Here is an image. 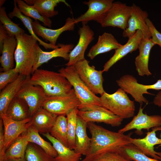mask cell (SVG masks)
I'll return each instance as SVG.
<instances>
[{
  "mask_svg": "<svg viewBox=\"0 0 161 161\" xmlns=\"http://www.w3.org/2000/svg\"><path fill=\"white\" fill-rule=\"evenodd\" d=\"M131 12L128 22L127 28L123 30V36L128 38L133 36L137 30L140 31L144 38H151L150 33L146 22L148 13L133 3Z\"/></svg>",
  "mask_w": 161,
  "mask_h": 161,
  "instance_id": "cell-11",
  "label": "cell"
},
{
  "mask_svg": "<svg viewBox=\"0 0 161 161\" xmlns=\"http://www.w3.org/2000/svg\"><path fill=\"white\" fill-rule=\"evenodd\" d=\"M78 32L79 36V40L77 44L69 53V60L65 64L66 66L73 65L85 59L86 50L94 39V32L87 24H82Z\"/></svg>",
  "mask_w": 161,
  "mask_h": 161,
  "instance_id": "cell-14",
  "label": "cell"
},
{
  "mask_svg": "<svg viewBox=\"0 0 161 161\" xmlns=\"http://www.w3.org/2000/svg\"><path fill=\"white\" fill-rule=\"evenodd\" d=\"M33 30L37 35L41 37L46 41H49V44L56 45L58 38L63 32L66 31H73L75 23V18H68L64 25L56 29H52L46 28L42 26L38 20L31 21Z\"/></svg>",
  "mask_w": 161,
  "mask_h": 161,
  "instance_id": "cell-18",
  "label": "cell"
},
{
  "mask_svg": "<svg viewBox=\"0 0 161 161\" xmlns=\"http://www.w3.org/2000/svg\"><path fill=\"white\" fill-rule=\"evenodd\" d=\"M120 152L133 161H161L149 157L141 152L134 145L130 143L123 147Z\"/></svg>",
  "mask_w": 161,
  "mask_h": 161,
  "instance_id": "cell-37",
  "label": "cell"
},
{
  "mask_svg": "<svg viewBox=\"0 0 161 161\" xmlns=\"http://www.w3.org/2000/svg\"><path fill=\"white\" fill-rule=\"evenodd\" d=\"M117 85L126 93L129 94L134 99L135 101L139 103L140 106L143 103L148 104V100L145 97L144 94L153 95L149 92L150 89L161 90V80H158L154 84L145 85L139 83L136 78L130 75L122 76L116 81Z\"/></svg>",
  "mask_w": 161,
  "mask_h": 161,
  "instance_id": "cell-6",
  "label": "cell"
},
{
  "mask_svg": "<svg viewBox=\"0 0 161 161\" xmlns=\"http://www.w3.org/2000/svg\"><path fill=\"white\" fill-rule=\"evenodd\" d=\"M159 131H161V126L152 128L151 131H148L146 133V136L143 138H133L130 137V143L147 156L161 160V152H157L154 149L155 145H161V138H158L156 135V132Z\"/></svg>",
  "mask_w": 161,
  "mask_h": 161,
  "instance_id": "cell-17",
  "label": "cell"
},
{
  "mask_svg": "<svg viewBox=\"0 0 161 161\" xmlns=\"http://www.w3.org/2000/svg\"><path fill=\"white\" fill-rule=\"evenodd\" d=\"M8 36V35L2 24L0 23V51L1 53L3 47V43L5 39Z\"/></svg>",
  "mask_w": 161,
  "mask_h": 161,
  "instance_id": "cell-43",
  "label": "cell"
},
{
  "mask_svg": "<svg viewBox=\"0 0 161 161\" xmlns=\"http://www.w3.org/2000/svg\"><path fill=\"white\" fill-rule=\"evenodd\" d=\"M26 161H55L54 158L35 144L29 143L25 153Z\"/></svg>",
  "mask_w": 161,
  "mask_h": 161,
  "instance_id": "cell-35",
  "label": "cell"
},
{
  "mask_svg": "<svg viewBox=\"0 0 161 161\" xmlns=\"http://www.w3.org/2000/svg\"><path fill=\"white\" fill-rule=\"evenodd\" d=\"M87 123L78 116L75 132V146L74 150L76 152L85 156L89 151L91 138L86 132Z\"/></svg>",
  "mask_w": 161,
  "mask_h": 161,
  "instance_id": "cell-25",
  "label": "cell"
},
{
  "mask_svg": "<svg viewBox=\"0 0 161 161\" xmlns=\"http://www.w3.org/2000/svg\"><path fill=\"white\" fill-rule=\"evenodd\" d=\"M153 103L155 105L161 107V90L154 97Z\"/></svg>",
  "mask_w": 161,
  "mask_h": 161,
  "instance_id": "cell-44",
  "label": "cell"
},
{
  "mask_svg": "<svg viewBox=\"0 0 161 161\" xmlns=\"http://www.w3.org/2000/svg\"><path fill=\"white\" fill-rule=\"evenodd\" d=\"M146 22L151 40L155 45H158L161 48V33L157 29L153 23L148 18L146 19Z\"/></svg>",
  "mask_w": 161,
  "mask_h": 161,
  "instance_id": "cell-41",
  "label": "cell"
},
{
  "mask_svg": "<svg viewBox=\"0 0 161 161\" xmlns=\"http://www.w3.org/2000/svg\"><path fill=\"white\" fill-rule=\"evenodd\" d=\"M58 72L64 76L73 87L79 100V111H87L102 106L100 97L93 93L79 76L74 65L62 67Z\"/></svg>",
  "mask_w": 161,
  "mask_h": 161,
  "instance_id": "cell-4",
  "label": "cell"
},
{
  "mask_svg": "<svg viewBox=\"0 0 161 161\" xmlns=\"http://www.w3.org/2000/svg\"><path fill=\"white\" fill-rule=\"evenodd\" d=\"M29 143L24 132L18 137L6 150L4 160L10 159L24 158L25 151Z\"/></svg>",
  "mask_w": 161,
  "mask_h": 161,
  "instance_id": "cell-30",
  "label": "cell"
},
{
  "mask_svg": "<svg viewBox=\"0 0 161 161\" xmlns=\"http://www.w3.org/2000/svg\"><path fill=\"white\" fill-rule=\"evenodd\" d=\"M78 108H75L66 115L67 121V137L68 147L74 150L75 146V132L77 125Z\"/></svg>",
  "mask_w": 161,
  "mask_h": 161,
  "instance_id": "cell-36",
  "label": "cell"
},
{
  "mask_svg": "<svg viewBox=\"0 0 161 161\" xmlns=\"http://www.w3.org/2000/svg\"><path fill=\"white\" fill-rule=\"evenodd\" d=\"M131 9L125 3L113 2L100 24L103 27H117L124 30L127 27Z\"/></svg>",
  "mask_w": 161,
  "mask_h": 161,
  "instance_id": "cell-8",
  "label": "cell"
},
{
  "mask_svg": "<svg viewBox=\"0 0 161 161\" xmlns=\"http://www.w3.org/2000/svg\"><path fill=\"white\" fill-rule=\"evenodd\" d=\"M6 0H1L0 1V7H2V5L4 4Z\"/></svg>",
  "mask_w": 161,
  "mask_h": 161,
  "instance_id": "cell-46",
  "label": "cell"
},
{
  "mask_svg": "<svg viewBox=\"0 0 161 161\" xmlns=\"http://www.w3.org/2000/svg\"><path fill=\"white\" fill-rule=\"evenodd\" d=\"M114 2L113 0H89L83 3L88 7L84 14L75 18L76 24L79 22L87 24L91 21L100 24L106 13Z\"/></svg>",
  "mask_w": 161,
  "mask_h": 161,
  "instance_id": "cell-13",
  "label": "cell"
},
{
  "mask_svg": "<svg viewBox=\"0 0 161 161\" xmlns=\"http://www.w3.org/2000/svg\"><path fill=\"white\" fill-rule=\"evenodd\" d=\"M27 79L17 94L16 97L24 99L27 103L31 117L40 108L47 97L42 87L30 83Z\"/></svg>",
  "mask_w": 161,
  "mask_h": 161,
  "instance_id": "cell-10",
  "label": "cell"
},
{
  "mask_svg": "<svg viewBox=\"0 0 161 161\" xmlns=\"http://www.w3.org/2000/svg\"><path fill=\"white\" fill-rule=\"evenodd\" d=\"M17 43L15 52V69L19 73L26 76L32 74L36 57L35 44L37 40L25 32L15 36Z\"/></svg>",
  "mask_w": 161,
  "mask_h": 161,
  "instance_id": "cell-3",
  "label": "cell"
},
{
  "mask_svg": "<svg viewBox=\"0 0 161 161\" xmlns=\"http://www.w3.org/2000/svg\"><path fill=\"white\" fill-rule=\"evenodd\" d=\"M102 106L123 119L133 117L135 106L126 92L119 88L112 94L105 92L100 97Z\"/></svg>",
  "mask_w": 161,
  "mask_h": 161,
  "instance_id": "cell-5",
  "label": "cell"
},
{
  "mask_svg": "<svg viewBox=\"0 0 161 161\" xmlns=\"http://www.w3.org/2000/svg\"><path fill=\"white\" fill-rule=\"evenodd\" d=\"M122 45L117 41L112 34L105 32L99 36L96 43L91 48L87 56L90 59L92 60L99 54L113 49L115 50Z\"/></svg>",
  "mask_w": 161,
  "mask_h": 161,
  "instance_id": "cell-22",
  "label": "cell"
},
{
  "mask_svg": "<svg viewBox=\"0 0 161 161\" xmlns=\"http://www.w3.org/2000/svg\"><path fill=\"white\" fill-rule=\"evenodd\" d=\"M66 116L62 115L57 116L49 133L52 137L68 147L67 121Z\"/></svg>",
  "mask_w": 161,
  "mask_h": 161,
  "instance_id": "cell-33",
  "label": "cell"
},
{
  "mask_svg": "<svg viewBox=\"0 0 161 161\" xmlns=\"http://www.w3.org/2000/svg\"><path fill=\"white\" fill-rule=\"evenodd\" d=\"M2 121L5 150L19 136L25 132L31 125V117L21 121H16L6 114L0 115Z\"/></svg>",
  "mask_w": 161,
  "mask_h": 161,
  "instance_id": "cell-16",
  "label": "cell"
},
{
  "mask_svg": "<svg viewBox=\"0 0 161 161\" xmlns=\"http://www.w3.org/2000/svg\"><path fill=\"white\" fill-rule=\"evenodd\" d=\"M87 128L91 134V142L83 160L107 152H120L123 147L131 143L130 134L112 131L93 123H87Z\"/></svg>",
  "mask_w": 161,
  "mask_h": 161,
  "instance_id": "cell-1",
  "label": "cell"
},
{
  "mask_svg": "<svg viewBox=\"0 0 161 161\" xmlns=\"http://www.w3.org/2000/svg\"><path fill=\"white\" fill-rule=\"evenodd\" d=\"M80 102L74 90L65 95L47 97L42 107L57 115H66L78 108Z\"/></svg>",
  "mask_w": 161,
  "mask_h": 161,
  "instance_id": "cell-9",
  "label": "cell"
},
{
  "mask_svg": "<svg viewBox=\"0 0 161 161\" xmlns=\"http://www.w3.org/2000/svg\"><path fill=\"white\" fill-rule=\"evenodd\" d=\"M59 47L49 52L43 51L37 43L35 44L36 49V57L33 66L32 74L43 64L47 63L51 59L56 57H61L64 60H69V55L71 51L75 47L73 44H64L59 43Z\"/></svg>",
  "mask_w": 161,
  "mask_h": 161,
  "instance_id": "cell-19",
  "label": "cell"
},
{
  "mask_svg": "<svg viewBox=\"0 0 161 161\" xmlns=\"http://www.w3.org/2000/svg\"><path fill=\"white\" fill-rule=\"evenodd\" d=\"M4 161H26L25 158L10 159L5 160Z\"/></svg>",
  "mask_w": 161,
  "mask_h": 161,
  "instance_id": "cell-45",
  "label": "cell"
},
{
  "mask_svg": "<svg viewBox=\"0 0 161 161\" xmlns=\"http://www.w3.org/2000/svg\"><path fill=\"white\" fill-rule=\"evenodd\" d=\"M143 38L141 32L137 30L133 36L128 38L126 44L115 50L114 55L104 65L103 69V71L107 72L118 61L129 53L138 49L139 46Z\"/></svg>",
  "mask_w": 161,
  "mask_h": 161,
  "instance_id": "cell-20",
  "label": "cell"
},
{
  "mask_svg": "<svg viewBox=\"0 0 161 161\" xmlns=\"http://www.w3.org/2000/svg\"><path fill=\"white\" fill-rule=\"evenodd\" d=\"M155 44L151 38H143L138 47L139 53L135 58L136 69L139 75L147 76L152 75L148 64L151 50Z\"/></svg>",
  "mask_w": 161,
  "mask_h": 161,
  "instance_id": "cell-21",
  "label": "cell"
},
{
  "mask_svg": "<svg viewBox=\"0 0 161 161\" xmlns=\"http://www.w3.org/2000/svg\"><path fill=\"white\" fill-rule=\"evenodd\" d=\"M27 77L19 74L14 81L1 90L0 93V115L6 114L9 104L16 97Z\"/></svg>",
  "mask_w": 161,
  "mask_h": 161,
  "instance_id": "cell-23",
  "label": "cell"
},
{
  "mask_svg": "<svg viewBox=\"0 0 161 161\" xmlns=\"http://www.w3.org/2000/svg\"><path fill=\"white\" fill-rule=\"evenodd\" d=\"M80 161H133L119 152H109L97 156L90 159Z\"/></svg>",
  "mask_w": 161,
  "mask_h": 161,
  "instance_id": "cell-39",
  "label": "cell"
},
{
  "mask_svg": "<svg viewBox=\"0 0 161 161\" xmlns=\"http://www.w3.org/2000/svg\"><path fill=\"white\" fill-rule=\"evenodd\" d=\"M12 119L18 121L31 117L29 106L23 99L16 97L9 104L5 114Z\"/></svg>",
  "mask_w": 161,
  "mask_h": 161,
  "instance_id": "cell-28",
  "label": "cell"
},
{
  "mask_svg": "<svg viewBox=\"0 0 161 161\" xmlns=\"http://www.w3.org/2000/svg\"><path fill=\"white\" fill-rule=\"evenodd\" d=\"M20 11L23 15L29 18L39 20L42 22L44 25L49 28L52 24L51 20L41 15L38 11L32 6L27 4L24 0H15Z\"/></svg>",
  "mask_w": 161,
  "mask_h": 161,
  "instance_id": "cell-34",
  "label": "cell"
},
{
  "mask_svg": "<svg viewBox=\"0 0 161 161\" xmlns=\"http://www.w3.org/2000/svg\"><path fill=\"white\" fill-rule=\"evenodd\" d=\"M58 116L41 107L31 117V125L40 134L49 133Z\"/></svg>",
  "mask_w": 161,
  "mask_h": 161,
  "instance_id": "cell-24",
  "label": "cell"
},
{
  "mask_svg": "<svg viewBox=\"0 0 161 161\" xmlns=\"http://www.w3.org/2000/svg\"><path fill=\"white\" fill-rule=\"evenodd\" d=\"M51 143L56 151L57 156L54 158L55 161H80L82 154L75 152L64 145L49 133L42 134Z\"/></svg>",
  "mask_w": 161,
  "mask_h": 161,
  "instance_id": "cell-27",
  "label": "cell"
},
{
  "mask_svg": "<svg viewBox=\"0 0 161 161\" xmlns=\"http://www.w3.org/2000/svg\"><path fill=\"white\" fill-rule=\"evenodd\" d=\"M143 108L140 106L138 112L132 120L118 132L124 133L132 129H135V133L141 135L143 134V129L148 131L150 129L161 126V115H149L143 112Z\"/></svg>",
  "mask_w": 161,
  "mask_h": 161,
  "instance_id": "cell-12",
  "label": "cell"
},
{
  "mask_svg": "<svg viewBox=\"0 0 161 161\" xmlns=\"http://www.w3.org/2000/svg\"><path fill=\"white\" fill-rule=\"evenodd\" d=\"M78 116L87 123H103L113 127H118L123 119L103 106L89 111H79Z\"/></svg>",
  "mask_w": 161,
  "mask_h": 161,
  "instance_id": "cell-15",
  "label": "cell"
},
{
  "mask_svg": "<svg viewBox=\"0 0 161 161\" xmlns=\"http://www.w3.org/2000/svg\"><path fill=\"white\" fill-rule=\"evenodd\" d=\"M0 21L10 36H15L17 34L25 32L18 24L11 21L6 13L4 7H0Z\"/></svg>",
  "mask_w": 161,
  "mask_h": 161,
  "instance_id": "cell-38",
  "label": "cell"
},
{
  "mask_svg": "<svg viewBox=\"0 0 161 161\" xmlns=\"http://www.w3.org/2000/svg\"><path fill=\"white\" fill-rule=\"evenodd\" d=\"M17 42L15 36L9 35L4 40L0 63L3 71L14 68L15 51Z\"/></svg>",
  "mask_w": 161,
  "mask_h": 161,
  "instance_id": "cell-26",
  "label": "cell"
},
{
  "mask_svg": "<svg viewBox=\"0 0 161 161\" xmlns=\"http://www.w3.org/2000/svg\"><path fill=\"white\" fill-rule=\"evenodd\" d=\"M19 74L15 68L0 72V90H1L9 84L14 81Z\"/></svg>",
  "mask_w": 161,
  "mask_h": 161,
  "instance_id": "cell-40",
  "label": "cell"
},
{
  "mask_svg": "<svg viewBox=\"0 0 161 161\" xmlns=\"http://www.w3.org/2000/svg\"><path fill=\"white\" fill-rule=\"evenodd\" d=\"M14 7L13 11L8 14V16L10 18L15 17L19 18L22 22L24 26L28 30L30 35H32L38 41L39 44L42 46L46 49H55L59 47V45H54L49 43H47L42 41L35 34L33 30L31 23L32 19L29 17L23 15L19 10L17 4L15 1Z\"/></svg>",
  "mask_w": 161,
  "mask_h": 161,
  "instance_id": "cell-31",
  "label": "cell"
},
{
  "mask_svg": "<svg viewBox=\"0 0 161 161\" xmlns=\"http://www.w3.org/2000/svg\"><path fill=\"white\" fill-rule=\"evenodd\" d=\"M25 133L30 143H34L38 146L47 154L54 158L57 156V152L52 144L44 140L33 126H30Z\"/></svg>",
  "mask_w": 161,
  "mask_h": 161,
  "instance_id": "cell-32",
  "label": "cell"
},
{
  "mask_svg": "<svg viewBox=\"0 0 161 161\" xmlns=\"http://www.w3.org/2000/svg\"><path fill=\"white\" fill-rule=\"evenodd\" d=\"M28 5L32 6L43 16L49 18L58 13L55 8L60 3H63L67 6L70 5L64 0H24Z\"/></svg>",
  "mask_w": 161,
  "mask_h": 161,
  "instance_id": "cell-29",
  "label": "cell"
},
{
  "mask_svg": "<svg viewBox=\"0 0 161 161\" xmlns=\"http://www.w3.org/2000/svg\"></svg>",
  "mask_w": 161,
  "mask_h": 161,
  "instance_id": "cell-47",
  "label": "cell"
},
{
  "mask_svg": "<svg viewBox=\"0 0 161 161\" xmlns=\"http://www.w3.org/2000/svg\"><path fill=\"white\" fill-rule=\"evenodd\" d=\"M85 59L74 65L75 69L82 81L95 94L102 95L105 92L103 87L104 79L102 70H97L93 66H90Z\"/></svg>",
  "mask_w": 161,
  "mask_h": 161,
  "instance_id": "cell-7",
  "label": "cell"
},
{
  "mask_svg": "<svg viewBox=\"0 0 161 161\" xmlns=\"http://www.w3.org/2000/svg\"><path fill=\"white\" fill-rule=\"evenodd\" d=\"M4 130L2 120L0 119V161H4L5 152Z\"/></svg>",
  "mask_w": 161,
  "mask_h": 161,
  "instance_id": "cell-42",
  "label": "cell"
},
{
  "mask_svg": "<svg viewBox=\"0 0 161 161\" xmlns=\"http://www.w3.org/2000/svg\"><path fill=\"white\" fill-rule=\"evenodd\" d=\"M28 81L42 87L47 97L66 95L74 90L68 80L59 72L38 69Z\"/></svg>",
  "mask_w": 161,
  "mask_h": 161,
  "instance_id": "cell-2",
  "label": "cell"
}]
</instances>
